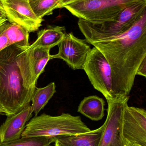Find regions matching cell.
<instances>
[{"instance_id":"obj_17","label":"cell","mask_w":146,"mask_h":146,"mask_svg":"<svg viewBox=\"0 0 146 146\" xmlns=\"http://www.w3.org/2000/svg\"><path fill=\"white\" fill-rule=\"evenodd\" d=\"M5 33L8 39L9 45L15 44L23 48L30 46L29 32L20 25L9 22Z\"/></svg>"},{"instance_id":"obj_7","label":"cell","mask_w":146,"mask_h":146,"mask_svg":"<svg viewBox=\"0 0 146 146\" xmlns=\"http://www.w3.org/2000/svg\"><path fill=\"white\" fill-rule=\"evenodd\" d=\"M83 70L93 88L106 100L115 98L112 90L110 66L102 53L95 47L88 54Z\"/></svg>"},{"instance_id":"obj_12","label":"cell","mask_w":146,"mask_h":146,"mask_svg":"<svg viewBox=\"0 0 146 146\" xmlns=\"http://www.w3.org/2000/svg\"><path fill=\"white\" fill-rule=\"evenodd\" d=\"M103 126L94 130L77 134L62 135L51 138L52 143L57 141L64 146H99Z\"/></svg>"},{"instance_id":"obj_18","label":"cell","mask_w":146,"mask_h":146,"mask_svg":"<svg viewBox=\"0 0 146 146\" xmlns=\"http://www.w3.org/2000/svg\"><path fill=\"white\" fill-rule=\"evenodd\" d=\"M30 6L36 16L43 19L46 15L53 13L55 9H58L61 0H28Z\"/></svg>"},{"instance_id":"obj_22","label":"cell","mask_w":146,"mask_h":146,"mask_svg":"<svg viewBox=\"0 0 146 146\" xmlns=\"http://www.w3.org/2000/svg\"><path fill=\"white\" fill-rule=\"evenodd\" d=\"M85 1V0H61L60 3L58 6V8H64L66 5L75 2L79 1Z\"/></svg>"},{"instance_id":"obj_25","label":"cell","mask_w":146,"mask_h":146,"mask_svg":"<svg viewBox=\"0 0 146 146\" xmlns=\"http://www.w3.org/2000/svg\"><path fill=\"white\" fill-rule=\"evenodd\" d=\"M7 21L8 20L7 18H0V26Z\"/></svg>"},{"instance_id":"obj_16","label":"cell","mask_w":146,"mask_h":146,"mask_svg":"<svg viewBox=\"0 0 146 146\" xmlns=\"http://www.w3.org/2000/svg\"><path fill=\"white\" fill-rule=\"evenodd\" d=\"M56 92V85L54 82L44 87L36 88L31 100L32 110L35 116L37 115L44 108Z\"/></svg>"},{"instance_id":"obj_9","label":"cell","mask_w":146,"mask_h":146,"mask_svg":"<svg viewBox=\"0 0 146 146\" xmlns=\"http://www.w3.org/2000/svg\"><path fill=\"white\" fill-rule=\"evenodd\" d=\"M123 135L128 144L146 146V111L128 105L123 121Z\"/></svg>"},{"instance_id":"obj_2","label":"cell","mask_w":146,"mask_h":146,"mask_svg":"<svg viewBox=\"0 0 146 146\" xmlns=\"http://www.w3.org/2000/svg\"><path fill=\"white\" fill-rule=\"evenodd\" d=\"M29 47L13 44L0 51V115H14L31 100L37 83Z\"/></svg>"},{"instance_id":"obj_27","label":"cell","mask_w":146,"mask_h":146,"mask_svg":"<svg viewBox=\"0 0 146 146\" xmlns=\"http://www.w3.org/2000/svg\"><path fill=\"white\" fill-rule=\"evenodd\" d=\"M128 146H141L138 145H133V144H128Z\"/></svg>"},{"instance_id":"obj_3","label":"cell","mask_w":146,"mask_h":146,"mask_svg":"<svg viewBox=\"0 0 146 146\" xmlns=\"http://www.w3.org/2000/svg\"><path fill=\"white\" fill-rule=\"evenodd\" d=\"M146 12V1L139 0L126 8L113 20L93 23L79 19V28L87 42L109 39L130 29Z\"/></svg>"},{"instance_id":"obj_14","label":"cell","mask_w":146,"mask_h":146,"mask_svg":"<svg viewBox=\"0 0 146 146\" xmlns=\"http://www.w3.org/2000/svg\"><path fill=\"white\" fill-rule=\"evenodd\" d=\"M105 102L102 98L92 95L84 98L81 102L78 111L93 121H98L104 116Z\"/></svg>"},{"instance_id":"obj_19","label":"cell","mask_w":146,"mask_h":146,"mask_svg":"<svg viewBox=\"0 0 146 146\" xmlns=\"http://www.w3.org/2000/svg\"><path fill=\"white\" fill-rule=\"evenodd\" d=\"M52 143L49 137H21L9 142H0V146H50Z\"/></svg>"},{"instance_id":"obj_24","label":"cell","mask_w":146,"mask_h":146,"mask_svg":"<svg viewBox=\"0 0 146 146\" xmlns=\"http://www.w3.org/2000/svg\"><path fill=\"white\" fill-rule=\"evenodd\" d=\"M9 23V22H7V21H6V22L3 23L2 25H1L0 26V33L7 28Z\"/></svg>"},{"instance_id":"obj_1","label":"cell","mask_w":146,"mask_h":146,"mask_svg":"<svg viewBox=\"0 0 146 146\" xmlns=\"http://www.w3.org/2000/svg\"><path fill=\"white\" fill-rule=\"evenodd\" d=\"M88 43L102 53L110 66L115 98L129 96L138 68L146 57V12L125 33Z\"/></svg>"},{"instance_id":"obj_23","label":"cell","mask_w":146,"mask_h":146,"mask_svg":"<svg viewBox=\"0 0 146 146\" xmlns=\"http://www.w3.org/2000/svg\"><path fill=\"white\" fill-rule=\"evenodd\" d=\"M0 18H7L5 11L1 1H0Z\"/></svg>"},{"instance_id":"obj_13","label":"cell","mask_w":146,"mask_h":146,"mask_svg":"<svg viewBox=\"0 0 146 146\" xmlns=\"http://www.w3.org/2000/svg\"><path fill=\"white\" fill-rule=\"evenodd\" d=\"M66 33L64 27L49 25L39 31L37 40L30 45V48L40 47L51 49L59 44Z\"/></svg>"},{"instance_id":"obj_8","label":"cell","mask_w":146,"mask_h":146,"mask_svg":"<svg viewBox=\"0 0 146 146\" xmlns=\"http://www.w3.org/2000/svg\"><path fill=\"white\" fill-rule=\"evenodd\" d=\"M57 45L58 53L51 55V60L61 59L73 70H83L91 50L85 39L76 37L72 33H67Z\"/></svg>"},{"instance_id":"obj_5","label":"cell","mask_w":146,"mask_h":146,"mask_svg":"<svg viewBox=\"0 0 146 146\" xmlns=\"http://www.w3.org/2000/svg\"><path fill=\"white\" fill-rule=\"evenodd\" d=\"M139 0H85L64 8L79 19L93 23L113 20L126 8Z\"/></svg>"},{"instance_id":"obj_11","label":"cell","mask_w":146,"mask_h":146,"mask_svg":"<svg viewBox=\"0 0 146 146\" xmlns=\"http://www.w3.org/2000/svg\"><path fill=\"white\" fill-rule=\"evenodd\" d=\"M33 113L31 105L29 104L17 113L7 116L0 127V142H9L20 139Z\"/></svg>"},{"instance_id":"obj_26","label":"cell","mask_w":146,"mask_h":146,"mask_svg":"<svg viewBox=\"0 0 146 146\" xmlns=\"http://www.w3.org/2000/svg\"><path fill=\"white\" fill-rule=\"evenodd\" d=\"M54 143H55V146H64L57 141H54Z\"/></svg>"},{"instance_id":"obj_6","label":"cell","mask_w":146,"mask_h":146,"mask_svg":"<svg viewBox=\"0 0 146 146\" xmlns=\"http://www.w3.org/2000/svg\"><path fill=\"white\" fill-rule=\"evenodd\" d=\"M129 96L106 100L107 116L99 146H128L123 135V121Z\"/></svg>"},{"instance_id":"obj_10","label":"cell","mask_w":146,"mask_h":146,"mask_svg":"<svg viewBox=\"0 0 146 146\" xmlns=\"http://www.w3.org/2000/svg\"><path fill=\"white\" fill-rule=\"evenodd\" d=\"M9 23H15L29 33L36 31L42 25L43 19L33 11L28 0H0Z\"/></svg>"},{"instance_id":"obj_20","label":"cell","mask_w":146,"mask_h":146,"mask_svg":"<svg viewBox=\"0 0 146 146\" xmlns=\"http://www.w3.org/2000/svg\"><path fill=\"white\" fill-rule=\"evenodd\" d=\"M7 28L0 33V51L9 46L8 39L5 33V30Z\"/></svg>"},{"instance_id":"obj_15","label":"cell","mask_w":146,"mask_h":146,"mask_svg":"<svg viewBox=\"0 0 146 146\" xmlns=\"http://www.w3.org/2000/svg\"><path fill=\"white\" fill-rule=\"evenodd\" d=\"M30 48V47H29ZM30 49V58L33 80L37 83L39 76L44 71L48 62L51 60L50 49L37 47Z\"/></svg>"},{"instance_id":"obj_21","label":"cell","mask_w":146,"mask_h":146,"mask_svg":"<svg viewBox=\"0 0 146 146\" xmlns=\"http://www.w3.org/2000/svg\"><path fill=\"white\" fill-rule=\"evenodd\" d=\"M141 76L145 77L146 76V57L143 60L140 65L136 73V75Z\"/></svg>"},{"instance_id":"obj_4","label":"cell","mask_w":146,"mask_h":146,"mask_svg":"<svg viewBox=\"0 0 146 146\" xmlns=\"http://www.w3.org/2000/svg\"><path fill=\"white\" fill-rule=\"evenodd\" d=\"M91 130L79 116L65 113L60 115L51 116L43 113L31 119L26 125L21 137L53 138L81 133Z\"/></svg>"},{"instance_id":"obj_28","label":"cell","mask_w":146,"mask_h":146,"mask_svg":"<svg viewBox=\"0 0 146 146\" xmlns=\"http://www.w3.org/2000/svg\"><path fill=\"white\" fill-rule=\"evenodd\" d=\"M142 1H146V0H142Z\"/></svg>"}]
</instances>
